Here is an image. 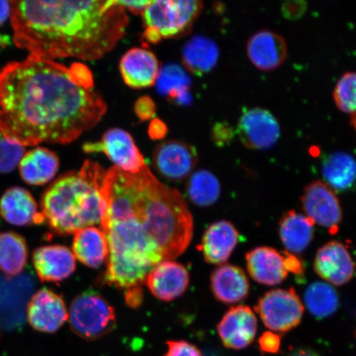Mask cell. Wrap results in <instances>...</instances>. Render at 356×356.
<instances>
[{"mask_svg": "<svg viewBox=\"0 0 356 356\" xmlns=\"http://www.w3.org/2000/svg\"><path fill=\"white\" fill-rule=\"evenodd\" d=\"M322 173L325 184L333 191H349L356 184L355 159L348 153H332L323 160Z\"/></svg>", "mask_w": 356, "mask_h": 356, "instance_id": "cell-27", "label": "cell"}, {"mask_svg": "<svg viewBox=\"0 0 356 356\" xmlns=\"http://www.w3.org/2000/svg\"><path fill=\"white\" fill-rule=\"evenodd\" d=\"M100 226L109 247L105 282L124 291L141 287L164 261L161 249L132 218H108Z\"/></svg>", "mask_w": 356, "mask_h": 356, "instance_id": "cell-5", "label": "cell"}, {"mask_svg": "<svg viewBox=\"0 0 356 356\" xmlns=\"http://www.w3.org/2000/svg\"><path fill=\"white\" fill-rule=\"evenodd\" d=\"M11 2L0 0V26L11 17Z\"/></svg>", "mask_w": 356, "mask_h": 356, "instance_id": "cell-41", "label": "cell"}, {"mask_svg": "<svg viewBox=\"0 0 356 356\" xmlns=\"http://www.w3.org/2000/svg\"><path fill=\"white\" fill-rule=\"evenodd\" d=\"M220 51L213 40L197 35L186 42L182 50L184 65L191 73L203 75L211 72L219 60Z\"/></svg>", "mask_w": 356, "mask_h": 356, "instance_id": "cell-28", "label": "cell"}, {"mask_svg": "<svg viewBox=\"0 0 356 356\" xmlns=\"http://www.w3.org/2000/svg\"><path fill=\"white\" fill-rule=\"evenodd\" d=\"M102 186L104 220L132 218L158 244L164 260H172L186 251L193 235L188 204L180 193L160 182L148 166L136 175L114 166L106 171Z\"/></svg>", "mask_w": 356, "mask_h": 356, "instance_id": "cell-3", "label": "cell"}, {"mask_svg": "<svg viewBox=\"0 0 356 356\" xmlns=\"http://www.w3.org/2000/svg\"><path fill=\"white\" fill-rule=\"evenodd\" d=\"M83 149L87 153L104 152L115 167L131 175H136L147 165L132 136L122 129H110L99 143L84 145Z\"/></svg>", "mask_w": 356, "mask_h": 356, "instance_id": "cell-10", "label": "cell"}, {"mask_svg": "<svg viewBox=\"0 0 356 356\" xmlns=\"http://www.w3.org/2000/svg\"><path fill=\"white\" fill-rule=\"evenodd\" d=\"M286 40L277 33L262 29L251 35L247 44V54L252 65L262 71L279 68L287 57Z\"/></svg>", "mask_w": 356, "mask_h": 356, "instance_id": "cell-18", "label": "cell"}, {"mask_svg": "<svg viewBox=\"0 0 356 356\" xmlns=\"http://www.w3.org/2000/svg\"><path fill=\"white\" fill-rule=\"evenodd\" d=\"M29 246L22 235L6 231L0 232V270L8 277H16L25 268Z\"/></svg>", "mask_w": 356, "mask_h": 356, "instance_id": "cell-29", "label": "cell"}, {"mask_svg": "<svg viewBox=\"0 0 356 356\" xmlns=\"http://www.w3.org/2000/svg\"><path fill=\"white\" fill-rule=\"evenodd\" d=\"M153 163L160 175L168 180L181 181L188 177L197 165V150L184 142L165 141L154 149Z\"/></svg>", "mask_w": 356, "mask_h": 356, "instance_id": "cell-13", "label": "cell"}, {"mask_svg": "<svg viewBox=\"0 0 356 356\" xmlns=\"http://www.w3.org/2000/svg\"><path fill=\"white\" fill-rule=\"evenodd\" d=\"M11 6L16 46L44 60H99L117 46L129 24L118 0H26Z\"/></svg>", "mask_w": 356, "mask_h": 356, "instance_id": "cell-2", "label": "cell"}, {"mask_svg": "<svg viewBox=\"0 0 356 356\" xmlns=\"http://www.w3.org/2000/svg\"><path fill=\"white\" fill-rule=\"evenodd\" d=\"M0 216L12 225H42V212L30 191L20 186L8 188L0 198Z\"/></svg>", "mask_w": 356, "mask_h": 356, "instance_id": "cell-20", "label": "cell"}, {"mask_svg": "<svg viewBox=\"0 0 356 356\" xmlns=\"http://www.w3.org/2000/svg\"><path fill=\"white\" fill-rule=\"evenodd\" d=\"M88 67L29 56L0 71V131L13 143L69 144L106 114Z\"/></svg>", "mask_w": 356, "mask_h": 356, "instance_id": "cell-1", "label": "cell"}, {"mask_svg": "<svg viewBox=\"0 0 356 356\" xmlns=\"http://www.w3.org/2000/svg\"><path fill=\"white\" fill-rule=\"evenodd\" d=\"M287 356H320L317 351L310 348H297L289 351Z\"/></svg>", "mask_w": 356, "mask_h": 356, "instance_id": "cell-42", "label": "cell"}, {"mask_svg": "<svg viewBox=\"0 0 356 356\" xmlns=\"http://www.w3.org/2000/svg\"><path fill=\"white\" fill-rule=\"evenodd\" d=\"M262 322L275 332H287L299 325L305 308L295 289H273L265 293L255 307Z\"/></svg>", "mask_w": 356, "mask_h": 356, "instance_id": "cell-8", "label": "cell"}, {"mask_svg": "<svg viewBox=\"0 0 356 356\" xmlns=\"http://www.w3.org/2000/svg\"><path fill=\"white\" fill-rule=\"evenodd\" d=\"M106 171L86 161L77 172L61 176L44 191L41 199L44 222L57 235H70L102 224L106 211L102 195Z\"/></svg>", "mask_w": 356, "mask_h": 356, "instance_id": "cell-4", "label": "cell"}, {"mask_svg": "<svg viewBox=\"0 0 356 356\" xmlns=\"http://www.w3.org/2000/svg\"><path fill=\"white\" fill-rule=\"evenodd\" d=\"M186 191L191 202L195 206L207 207L219 200L221 188L219 180L212 172L202 169L191 175Z\"/></svg>", "mask_w": 356, "mask_h": 356, "instance_id": "cell-31", "label": "cell"}, {"mask_svg": "<svg viewBox=\"0 0 356 356\" xmlns=\"http://www.w3.org/2000/svg\"><path fill=\"white\" fill-rule=\"evenodd\" d=\"M283 254L284 257V266H286L288 273L291 271V273L298 275L305 273L304 264H302L299 257L287 251L283 252Z\"/></svg>", "mask_w": 356, "mask_h": 356, "instance_id": "cell-37", "label": "cell"}, {"mask_svg": "<svg viewBox=\"0 0 356 356\" xmlns=\"http://www.w3.org/2000/svg\"><path fill=\"white\" fill-rule=\"evenodd\" d=\"M280 337L277 333L266 332L258 340V346L262 354H277L280 348Z\"/></svg>", "mask_w": 356, "mask_h": 356, "instance_id": "cell-36", "label": "cell"}, {"mask_svg": "<svg viewBox=\"0 0 356 356\" xmlns=\"http://www.w3.org/2000/svg\"><path fill=\"white\" fill-rule=\"evenodd\" d=\"M124 300L127 305L131 308L136 309L143 302V292L141 287H134L126 289L124 291Z\"/></svg>", "mask_w": 356, "mask_h": 356, "instance_id": "cell-38", "label": "cell"}, {"mask_svg": "<svg viewBox=\"0 0 356 356\" xmlns=\"http://www.w3.org/2000/svg\"><path fill=\"white\" fill-rule=\"evenodd\" d=\"M72 248L75 258L90 268H99L108 261V239L104 231L96 227H88L75 233Z\"/></svg>", "mask_w": 356, "mask_h": 356, "instance_id": "cell-25", "label": "cell"}, {"mask_svg": "<svg viewBox=\"0 0 356 356\" xmlns=\"http://www.w3.org/2000/svg\"><path fill=\"white\" fill-rule=\"evenodd\" d=\"M238 240V231L232 222L220 220L206 230L198 248L208 264L222 265L232 255Z\"/></svg>", "mask_w": 356, "mask_h": 356, "instance_id": "cell-21", "label": "cell"}, {"mask_svg": "<svg viewBox=\"0 0 356 356\" xmlns=\"http://www.w3.org/2000/svg\"><path fill=\"white\" fill-rule=\"evenodd\" d=\"M120 72L127 86L145 88L154 86L160 73L159 62L153 52L145 48H132L120 61Z\"/></svg>", "mask_w": 356, "mask_h": 356, "instance_id": "cell-19", "label": "cell"}, {"mask_svg": "<svg viewBox=\"0 0 356 356\" xmlns=\"http://www.w3.org/2000/svg\"><path fill=\"white\" fill-rule=\"evenodd\" d=\"M33 264L42 282H63L76 270V258L73 252L63 245H47L35 248Z\"/></svg>", "mask_w": 356, "mask_h": 356, "instance_id": "cell-16", "label": "cell"}, {"mask_svg": "<svg viewBox=\"0 0 356 356\" xmlns=\"http://www.w3.org/2000/svg\"><path fill=\"white\" fill-rule=\"evenodd\" d=\"M69 321L75 335L84 340L95 341L113 331L117 316L113 307L99 293L87 291L72 301Z\"/></svg>", "mask_w": 356, "mask_h": 356, "instance_id": "cell-7", "label": "cell"}, {"mask_svg": "<svg viewBox=\"0 0 356 356\" xmlns=\"http://www.w3.org/2000/svg\"><path fill=\"white\" fill-rule=\"evenodd\" d=\"M237 133L249 149L264 150L277 143L280 127L274 115L261 108L248 109L239 118Z\"/></svg>", "mask_w": 356, "mask_h": 356, "instance_id": "cell-11", "label": "cell"}, {"mask_svg": "<svg viewBox=\"0 0 356 356\" xmlns=\"http://www.w3.org/2000/svg\"><path fill=\"white\" fill-rule=\"evenodd\" d=\"M25 154V147L8 140L0 131V173L15 170Z\"/></svg>", "mask_w": 356, "mask_h": 356, "instance_id": "cell-34", "label": "cell"}, {"mask_svg": "<svg viewBox=\"0 0 356 356\" xmlns=\"http://www.w3.org/2000/svg\"><path fill=\"white\" fill-rule=\"evenodd\" d=\"M26 316L34 330L54 333L69 319V312L61 296L50 289L43 288L31 298Z\"/></svg>", "mask_w": 356, "mask_h": 356, "instance_id": "cell-12", "label": "cell"}, {"mask_svg": "<svg viewBox=\"0 0 356 356\" xmlns=\"http://www.w3.org/2000/svg\"><path fill=\"white\" fill-rule=\"evenodd\" d=\"M355 337H356V332H355Z\"/></svg>", "mask_w": 356, "mask_h": 356, "instance_id": "cell-43", "label": "cell"}, {"mask_svg": "<svg viewBox=\"0 0 356 356\" xmlns=\"http://www.w3.org/2000/svg\"><path fill=\"white\" fill-rule=\"evenodd\" d=\"M247 268L256 282L267 286H277L287 278L283 252L269 247H258L246 254Z\"/></svg>", "mask_w": 356, "mask_h": 356, "instance_id": "cell-22", "label": "cell"}, {"mask_svg": "<svg viewBox=\"0 0 356 356\" xmlns=\"http://www.w3.org/2000/svg\"><path fill=\"white\" fill-rule=\"evenodd\" d=\"M217 331L226 348H246L257 335V319L254 312L246 305L233 307L218 324Z\"/></svg>", "mask_w": 356, "mask_h": 356, "instance_id": "cell-14", "label": "cell"}, {"mask_svg": "<svg viewBox=\"0 0 356 356\" xmlns=\"http://www.w3.org/2000/svg\"><path fill=\"white\" fill-rule=\"evenodd\" d=\"M300 200L305 216L314 224L324 227L332 235L338 233L342 220L341 204L325 182H311L305 186Z\"/></svg>", "mask_w": 356, "mask_h": 356, "instance_id": "cell-9", "label": "cell"}, {"mask_svg": "<svg viewBox=\"0 0 356 356\" xmlns=\"http://www.w3.org/2000/svg\"><path fill=\"white\" fill-rule=\"evenodd\" d=\"M211 287L216 299L225 305L242 302L250 291V284L243 270L230 264L220 265L213 271Z\"/></svg>", "mask_w": 356, "mask_h": 356, "instance_id": "cell-23", "label": "cell"}, {"mask_svg": "<svg viewBox=\"0 0 356 356\" xmlns=\"http://www.w3.org/2000/svg\"><path fill=\"white\" fill-rule=\"evenodd\" d=\"M213 136L218 144L225 145L232 139L234 131L229 124H220L216 127Z\"/></svg>", "mask_w": 356, "mask_h": 356, "instance_id": "cell-39", "label": "cell"}, {"mask_svg": "<svg viewBox=\"0 0 356 356\" xmlns=\"http://www.w3.org/2000/svg\"><path fill=\"white\" fill-rule=\"evenodd\" d=\"M307 309L316 318L323 319L336 313L339 307V296L331 284L316 282L309 284L305 293Z\"/></svg>", "mask_w": 356, "mask_h": 356, "instance_id": "cell-30", "label": "cell"}, {"mask_svg": "<svg viewBox=\"0 0 356 356\" xmlns=\"http://www.w3.org/2000/svg\"><path fill=\"white\" fill-rule=\"evenodd\" d=\"M164 356H203L197 346L186 341H168Z\"/></svg>", "mask_w": 356, "mask_h": 356, "instance_id": "cell-35", "label": "cell"}, {"mask_svg": "<svg viewBox=\"0 0 356 356\" xmlns=\"http://www.w3.org/2000/svg\"><path fill=\"white\" fill-rule=\"evenodd\" d=\"M145 283L154 296L168 302L184 295L189 286L190 275L184 265L164 260L150 271Z\"/></svg>", "mask_w": 356, "mask_h": 356, "instance_id": "cell-17", "label": "cell"}, {"mask_svg": "<svg viewBox=\"0 0 356 356\" xmlns=\"http://www.w3.org/2000/svg\"><path fill=\"white\" fill-rule=\"evenodd\" d=\"M314 267L320 277L337 286L348 283L355 273L354 261L348 249L338 241L329 242L318 249Z\"/></svg>", "mask_w": 356, "mask_h": 356, "instance_id": "cell-15", "label": "cell"}, {"mask_svg": "<svg viewBox=\"0 0 356 356\" xmlns=\"http://www.w3.org/2000/svg\"><path fill=\"white\" fill-rule=\"evenodd\" d=\"M188 79L180 67L170 65L160 70L157 82L160 92L172 97H178V95L186 90Z\"/></svg>", "mask_w": 356, "mask_h": 356, "instance_id": "cell-33", "label": "cell"}, {"mask_svg": "<svg viewBox=\"0 0 356 356\" xmlns=\"http://www.w3.org/2000/svg\"><path fill=\"white\" fill-rule=\"evenodd\" d=\"M314 222L296 211L284 213L279 224L280 239L288 252L300 254L309 248L314 236Z\"/></svg>", "mask_w": 356, "mask_h": 356, "instance_id": "cell-26", "label": "cell"}, {"mask_svg": "<svg viewBox=\"0 0 356 356\" xmlns=\"http://www.w3.org/2000/svg\"><path fill=\"white\" fill-rule=\"evenodd\" d=\"M0 336H1V335H0Z\"/></svg>", "mask_w": 356, "mask_h": 356, "instance_id": "cell-44", "label": "cell"}, {"mask_svg": "<svg viewBox=\"0 0 356 356\" xmlns=\"http://www.w3.org/2000/svg\"><path fill=\"white\" fill-rule=\"evenodd\" d=\"M60 160L53 151L38 147L25 154L19 163L20 175L26 184L42 186L56 177Z\"/></svg>", "mask_w": 356, "mask_h": 356, "instance_id": "cell-24", "label": "cell"}, {"mask_svg": "<svg viewBox=\"0 0 356 356\" xmlns=\"http://www.w3.org/2000/svg\"><path fill=\"white\" fill-rule=\"evenodd\" d=\"M333 99L339 110L356 115V72H347L338 80Z\"/></svg>", "mask_w": 356, "mask_h": 356, "instance_id": "cell-32", "label": "cell"}, {"mask_svg": "<svg viewBox=\"0 0 356 356\" xmlns=\"http://www.w3.org/2000/svg\"><path fill=\"white\" fill-rule=\"evenodd\" d=\"M151 1H118L119 4L124 8V10H131L133 13H142L145 8L149 6Z\"/></svg>", "mask_w": 356, "mask_h": 356, "instance_id": "cell-40", "label": "cell"}, {"mask_svg": "<svg viewBox=\"0 0 356 356\" xmlns=\"http://www.w3.org/2000/svg\"><path fill=\"white\" fill-rule=\"evenodd\" d=\"M202 3L195 0L151 1L142 12L144 38L150 43L177 37L188 31L202 10Z\"/></svg>", "mask_w": 356, "mask_h": 356, "instance_id": "cell-6", "label": "cell"}]
</instances>
